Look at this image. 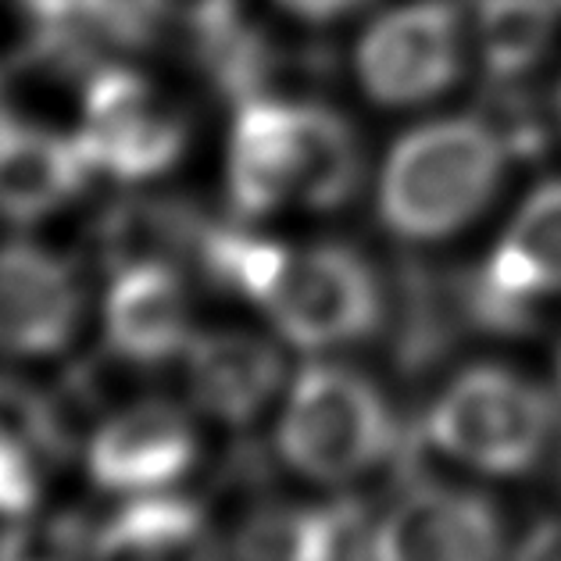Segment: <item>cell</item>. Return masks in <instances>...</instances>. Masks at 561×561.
<instances>
[{
    "instance_id": "cell-1",
    "label": "cell",
    "mask_w": 561,
    "mask_h": 561,
    "mask_svg": "<svg viewBox=\"0 0 561 561\" xmlns=\"http://www.w3.org/2000/svg\"><path fill=\"white\" fill-rule=\"evenodd\" d=\"M197 251L222 283L248 294L300 351H336L373 336L387 297L365 257L344 243H290L211 229Z\"/></svg>"
},
{
    "instance_id": "cell-2",
    "label": "cell",
    "mask_w": 561,
    "mask_h": 561,
    "mask_svg": "<svg viewBox=\"0 0 561 561\" xmlns=\"http://www.w3.org/2000/svg\"><path fill=\"white\" fill-rule=\"evenodd\" d=\"M362 175V140L333 107L305 98L240 101L226 154L229 201L240 215L344 208Z\"/></svg>"
},
{
    "instance_id": "cell-3",
    "label": "cell",
    "mask_w": 561,
    "mask_h": 561,
    "mask_svg": "<svg viewBox=\"0 0 561 561\" xmlns=\"http://www.w3.org/2000/svg\"><path fill=\"white\" fill-rule=\"evenodd\" d=\"M512 144L486 118H436L390 147L379 218L393 237L430 243L472 222L497 194Z\"/></svg>"
},
{
    "instance_id": "cell-4",
    "label": "cell",
    "mask_w": 561,
    "mask_h": 561,
    "mask_svg": "<svg viewBox=\"0 0 561 561\" xmlns=\"http://www.w3.org/2000/svg\"><path fill=\"white\" fill-rule=\"evenodd\" d=\"M276 447L294 472L347 483L393 447V412L373 379L336 362L300 368L283 401Z\"/></svg>"
},
{
    "instance_id": "cell-5",
    "label": "cell",
    "mask_w": 561,
    "mask_h": 561,
    "mask_svg": "<svg viewBox=\"0 0 561 561\" xmlns=\"http://www.w3.org/2000/svg\"><path fill=\"white\" fill-rule=\"evenodd\" d=\"M554 436V404L504 365H472L430 408V440L447 458L490 476H523Z\"/></svg>"
},
{
    "instance_id": "cell-6",
    "label": "cell",
    "mask_w": 561,
    "mask_h": 561,
    "mask_svg": "<svg viewBox=\"0 0 561 561\" xmlns=\"http://www.w3.org/2000/svg\"><path fill=\"white\" fill-rule=\"evenodd\" d=\"M186 118L161 87L129 65H101L79 98V133L93 172L140 183L172 172L186 154Z\"/></svg>"
},
{
    "instance_id": "cell-7",
    "label": "cell",
    "mask_w": 561,
    "mask_h": 561,
    "mask_svg": "<svg viewBox=\"0 0 561 561\" xmlns=\"http://www.w3.org/2000/svg\"><path fill=\"white\" fill-rule=\"evenodd\" d=\"M465 61V22L450 0H408L368 25L354 68L368 101L415 107L455 87Z\"/></svg>"
},
{
    "instance_id": "cell-8",
    "label": "cell",
    "mask_w": 561,
    "mask_h": 561,
    "mask_svg": "<svg viewBox=\"0 0 561 561\" xmlns=\"http://www.w3.org/2000/svg\"><path fill=\"white\" fill-rule=\"evenodd\" d=\"M504 518L483 494L422 486L379 518L373 561H504Z\"/></svg>"
},
{
    "instance_id": "cell-9",
    "label": "cell",
    "mask_w": 561,
    "mask_h": 561,
    "mask_svg": "<svg viewBox=\"0 0 561 561\" xmlns=\"http://www.w3.org/2000/svg\"><path fill=\"white\" fill-rule=\"evenodd\" d=\"M197 458V433L175 404L144 401L122 408L90 436L87 469L93 483L118 497L165 494Z\"/></svg>"
},
{
    "instance_id": "cell-10",
    "label": "cell",
    "mask_w": 561,
    "mask_h": 561,
    "mask_svg": "<svg viewBox=\"0 0 561 561\" xmlns=\"http://www.w3.org/2000/svg\"><path fill=\"white\" fill-rule=\"evenodd\" d=\"M79 319L83 283L65 257L25 240L0 243V354H58Z\"/></svg>"
},
{
    "instance_id": "cell-11",
    "label": "cell",
    "mask_w": 561,
    "mask_h": 561,
    "mask_svg": "<svg viewBox=\"0 0 561 561\" xmlns=\"http://www.w3.org/2000/svg\"><path fill=\"white\" fill-rule=\"evenodd\" d=\"M104 340L133 365L183 358L194 340V314L172 262H136L115 272L104 297Z\"/></svg>"
},
{
    "instance_id": "cell-12",
    "label": "cell",
    "mask_w": 561,
    "mask_h": 561,
    "mask_svg": "<svg viewBox=\"0 0 561 561\" xmlns=\"http://www.w3.org/2000/svg\"><path fill=\"white\" fill-rule=\"evenodd\" d=\"M90 161L61 136L0 104V218L30 226L83 194Z\"/></svg>"
},
{
    "instance_id": "cell-13",
    "label": "cell",
    "mask_w": 561,
    "mask_h": 561,
    "mask_svg": "<svg viewBox=\"0 0 561 561\" xmlns=\"http://www.w3.org/2000/svg\"><path fill=\"white\" fill-rule=\"evenodd\" d=\"M183 365L194 404L226 426L254 422L286 379L279 347L243 330L194 333L183 351Z\"/></svg>"
},
{
    "instance_id": "cell-14",
    "label": "cell",
    "mask_w": 561,
    "mask_h": 561,
    "mask_svg": "<svg viewBox=\"0 0 561 561\" xmlns=\"http://www.w3.org/2000/svg\"><path fill=\"white\" fill-rule=\"evenodd\" d=\"M483 294L497 308L561 294V180L537 186L515 211L486 262Z\"/></svg>"
},
{
    "instance_id": "cell-15",
    "label": "cell",
    "mask_w": 561,
    "mask_h": 561,
    "mask_svg": "<svg viewBox=\"0 0 561 561\" xmlns=\"http://www.w3.org/2000/svg\"><path fill=\"white\" fill-rule=\"evenodd\" d=\"M93 561H211L208 529L194 504L169 494L129 497L90 547Z\"/></svg>"
},
{
    "instance_id": "cell-16",
    "label": "cell",
    "mask_w": 561,
    "mask_h": 561,
    "mask_svg": "<svg viewBox=\"0 0 561 561\" xmlns=\"http://www.w3.org/2000/svg\"><path fill=\"white\" fill-rule=\"evenodd\" d=\"M351 518L344 508L268 504L243 523L237 537L240 561H347Z\"/></svg>"
},
{
    "instance_id": "cell-17",
    "label": "cell",
    "mask_w": 561,
    "mask_h": 561,
    "mask_svg": "<svg viewBox=\"0 0 561 561\" xmlns=\"http://www.w3.org/2000/svg\"><path fill=\"white\" fill-rule=\"evenodd\" d=\"M558 30V0H479L476 47L494 79H518L551 47Z\"/></svg>"
},
{
    "instance_id": "cell-18",
    "label": "cell",
    "mask_w": 561,
    "mask_h": 561,
    "mask_svg": "<svg viewBox=\"0 0 561 561\" xmlns=\"http://www.w3.org/2000/svg\"><path fill=\"white\" fill-rule=\"evenodd\" d=\"M101 251L122 265L136 262H169V254L186 243H201L194 222L161 201L115 204L101 222Z\"/></svg>"
},
{
    "instance_id": "cell-19",
    "label": "cell",
    "mask_w": 561,
    "mask_h": 561,
    "mask_svg": "<svg viewBox=\"0 0 561 561\" xmlns=\"http://www.w3.org/2000/svg\"><path fill=\"white\" fill-rule=\"evenodd\" d=\"M39 490H44V465H39V440H33L30 415L11 419L0 412V515H30Z\"/></svg>"
},
{
    "instance_id": "cell-20",
    "label": "cell",
    "mask_w": 561,
    "mask_h": 561,
    "mask_svg": "<svg viewBox=\"0 0 561 561\" xmlns=\"http://www.w3.org/2000/svg\"><path fill=\"white\" fill-rule=\"evenodd\" d=\"M90 547L76 523H36L22 515L0 537V561H83Z\"/></svg>"
},
{
    "instance_id": "cell-21",
    "label": "cell",
    "mask_w": 561,
    "mask_h": 561,
    "mask_svg": "<svg viewBox=\"0 0 561 561\" xmlns=\"http://www.w3.org/2000/svg\"><path fill=\"white\" fill-rule=\"evenodd\" d=\"M150 19H165L190 30L194 36L211 39L237 30L240 0H144Z\"/></svg>"
},
{
    "instance_id": "cell-22",
    "label": "cell",
    "mask_w": 561,
    "mask_h": 561,
    "mask_svg": "<svg viewBox=\"0 0 561 561\" xmlns=\"http://www.w3.org/2000/svg\"><path fill=\"white\" fill-rule=\"evenodd\" d=\"M512 561H561V515L533 526L515 547Z\"/></svg>"
},
{
    "instance_id": "cell-23",
    "label": "cell",
    "mask_w": 561,
    "mask_h": 561,
    "mask_svg": "<svg viewBox=\"0 0 561 561\" xmlns=\"http://www.w3.org/2000/svg\"><path fill=\"white\" fill-rule=\"evenodd\" d=\"M283 11H290L294 19L311 22V25H325V22H340L362 11L373 0H276Z\"/></svg>"
},
{
    "instance_id": "cell-24",
    "label": "cell",
    "mask_w": 561,
    "mask_h": 561,
    "mask_svg": "<svg viewBox=\"0 0 561 561\" xmlns=\"http://www.w3.org/2000/svg\"><path fill=\"white\" fill-rule=\"evenodd\" d=\"M558 104H561V93H558Z\"/></svg>"
}]
</instances>
